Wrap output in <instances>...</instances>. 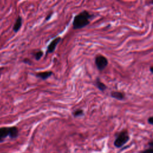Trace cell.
Wrapping results in <instances>:
<instances>
[{
	"label": "cell",
	"instance_id": "cell-1",
	"mask_svg": "<svg viewBox=\"0 0 153 153\" xmlns=\"http://www.w3.org/2000/svg\"><path fill=\"white\" fill-rule=\"evenodd\" d=\"M94 17V14H91L86 10H82L74 16L72 22L73 29H80L85 27L90 23V19Z\"/></svg>",
	"mask_w": 153,
	"mask_h": 153
},
{
	"label": "cell",
	"instance_id": "cell-2",
	"mask_svg": "<svg viewBox=\"0 0 153 153\" xmlns=\"http://www.w3.org/2000/svg\"><path fill=\"white\" fill-rule=\"evenodd\" d=\"M129 135L127 130H123L118 134L114 141V145L117 148L123 146L129 140Z\"/></svg>",
	"mask_w": 153,
	"mask_h": 153
},
{
	"label": "cell",
	"instance_id": "cell-3",
	"mask_svg": "<svg viewBox=\"0 0 153 153\" xmlns=\"http://www.w3.org/2000/svg\"><path fill=\"white\" fill-rule=\"evenodd\" d=\"M94 63L97 69L99 71H102L107 67L108 65V60L105 56L102 54H99L95 57Z\"/></svg>",
	"mask_w": 153,
	"mask_h": 153
},
{
	"label": "cell",
	"instance_id": "cell-4",
	"mask_svg": "<svg viewBox=\"0 0 153 153\" xmlns=\"http://www.w3.org/2000/svg\"><path fill=\"white\" fill-rule=\"evenodd\" d=\"M61 39H62V38L60 36H58V37L55 38L54 39H53L50 42V43L48 44V45L47 46V48L46 55L48 53H52L55 51L56 46L60 42Z\"/></svg>",
	"mask_w": 153,
	"mask_h": 153
},
{
	"label": "cell",
	"instance_id": "cell-5",
	"mask_svg": "<svg viewBox=\"0 0 153 153\" xmlns=\"http://www.w3.org/2000/svg\"><path fill=\"white\" fill-rule=\"evenodd\" d=\"M53 74V71H44V72H37L35 74V76L39 78L42 80H46L48 78H50Z\"/></svg>",
	"mask_w": 153,
	"mask_h": 153
},
{
	"label": "cell",
	"instance_id": "cell-6",
	"mask_svg": "<svg viewBox=\"0 0 153 153\" xmlns=\"http://www.w3.org/2000/svg\"><path fill=\"white\" fill-rule=\"evenodd\" d=\"M10 128L7 127H0V142L4 141L5 138L9 136Z\"/></svg>",
	"mask_w": 153,
	"mask_h": 153
},
{
	"label": "cell",
	"instance_id": "cell-7",
	"mask_svg": "<svg viewBox=\"0 0 153 153\" xmlns=\"http://www.w3.org/2000/svg\"><path fill=\"white\" fill-rule=\"evenodd\" d=\"M22 23H23L22 17L20 16H18L13 27V30L14 32L17 33L20 29L22 26Z\"/></svg>",
	"mask_w": 153,
	"mask_h": 153
},
{
	"label": "cell",
	"instance_id": "cell-8",
	"mask_svg": "<svg viewBox=\"0 0 153 153\" xmlns=\"http://www.w3.org/2000/svg\"><path fill=\"white\" fill-rule=\"evenodd\" d=\"M110 96L118 100H123L125 99V94L119 91H112L110 93Z\"/></svg>",
	"mask_w": 153,
	"mask_h": 153
},
{
	"label": "cell",
	"instance_id": "cell-9",
	"mask_svg": "<svg viewBox=\"0 0 153 153\" xmlns=\"http://www.w3.org/2000/svg\"><path fill=\"white\" fill-rule=\"evenodd\" d=\"M95 86L102 92H104L107 89V86L101 81L99 77H97L94 81Z\"/></svg>",
	"mask_w": 153,
	"mask_h": 153
},
{
	"label": "cell",
	"instance_id": "cell-10",
	"mask_svg": "<svg viewBox=\"0 0 153 153\" xmlns=\"http://www.w3.org/2000/svg\"><path fill=\"white\" fill-rule=\"evenodd\" d=\"M10 132H9V137L11 139L16 138L19 135V129L16 126L9 127Z\"/></svg>",
	"mask_w": 153,
	"mask_h": 153
},
{
	"label": "cell",
	"instance_id": "cell-11",
	"mask_svg": "<svg viewBox=\"0 0 153 153\" xmlns=\"http://www.w3.org/2000/svg\"><path fill=\"white\" fill-rule=\"evenodd\" d=\"M84 115V111L82 109H81V108L76 109L74 112H72V115L75 118L80 117L83 116Z\"/></svg>",
	"mask_w": 153,
	"mask_h": 153
},
{
	"label": "cell",
	"instance_id": "cell-12",
	"mask_svg": "<svg viewBox=\"0 0 153 153\" xmlns=\"http://www.w3.org/2000/svg\"><path fill=\"white\" fill-rule=\"evenodd\" d=\"M43 54H44V53L41 50H39V51H36V52L33 53L34 57H35V60H37V61L41 59V57H42Z\"/></svg>",
	"mask_w": 153,
	"mask_h": 153
},
{
	"label": "cell",
	"instance_id": "cell-13",
	"mask_svg": "<svg viewBox=\"0 0 153 153\" xmlns=\"http://www.w3.org/2000/svg\"><path fill=\"white\" fill-rule=\"evenodd\" d=\"M22 62H23L24 63L27 64V65H32V61H31L30 59H27V58L24 59Z\"/></svg>",
	"mask_w": 153,
	"mask_h": 153
},
{
	"label": "cell",
	"instance_id": "cell-14",
	"mask_svg": "<svg viewBox=\"0 0 153 153\" xmlns=\"http://www.w3.org/2000/svg\"><path fill=\"white\" fill-rule=\"evenodd\" d=\"M52 14H53V13H52V12L50 13H49V14H48V15L46 16V17H45V21H48V20L51 18Z\"/></svg>",
	"mask_w": 153,
	"mask_h": 153
},
{
	"label": "cell",
	"instance_id": "cell-15",
	"mask_svg": "<svg viewBox=\"0 0 153 153\" xmlns=\"http://www.w3.org/2000/svg\"><path fill=\"white\" fill-rule=\"evenodd\" d=\"M148 123L151 124V125H152L153 124V117L151 116L150 117L148 118Z\"/></svg>",
	"mask_w": 153,
	"mask_h": 153
},
{
	"label": "cell",
	"instance_id": "cell-16",
	"mask_svg": "<svg viewBox=\"0 0 153 153\" xmlns=\"http://www.w3.org/2000/svg\"><path fill=\"white\" fill-rule=\"evenodd\" d=\"M143 153H153V150L152 149H147L146 151H145Z\"/></svg>",
	"mask_w": 153,
	"mask_h": 153
},
{
	"label": "cell",
	"instance_id": "cell-17",
	"mask_svg": "<svg viewBox=\"0 0 153 153\" xmlns=\"http://www.w3.org/2000/svg\"><path fill=\"white\" fill-rule=\"evenodd\" d=\"M149 71H150V72H151V74L153 73V67H152V66H150V68H149Z\"/></svg>",
	"mask_w": 153,
	"mask_h": 153
}]
</instances>
